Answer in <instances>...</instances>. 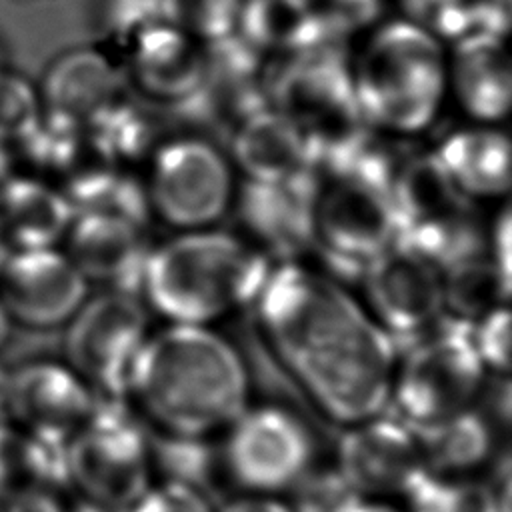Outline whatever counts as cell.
I'll list each match as a JSON object with an SVG mask.
<instances>
[{
  "label": "cell",
  "mask_w": 512,
  "mask_h": 512,
  "mask_svg": "<svg viewBox=\"0 0 512 512\" xmlns=\"http://www.w3.org/2000/svg\"><path fill=\"white\" fill-rule=\"evenodd\" d=\"M66 362L98 400L126 402L134 364L150 336V312L138 294L106 290L68 322Z\"/></svg>",
  "instance_id": "obj_11"
},
{
  "label": "cell",
  "mask_w": 512,
  "mask_h": 512,
  "mask_svg": "<svg viewBox=\"0 0 512 512\" xmlns=\"http://www.w3.org/2000/svg\"><path fill=\"white\" fill-rule=\"evenodd\" d=\"M0 504L4 512H66L52 488L24 490Z\"/></svg>",
  "instance_id": "obj_34"
},
{
  "label": "cell",
  "mask_w": 512,
  "mask_h": 512,
  "mask_svg": "<svg viewBox=\"0 0 512 512\" xmlns=\"http://www.w3.org/2000/svg\"><path fill=\"white\" fill-rule=\"evenodd\" d=\"M14 168V154H10V146L0 142V182H4Z\"/></svg>",
  "instance_id": "obj_39"
},
{
  "label": "cell",
  "mask_w": 512,
  "mask_h": 512,
  "mask_svg": "<svg viewBox=\"0 0 512 512\" xmlns=\"http://www.w3.org/2000/svg\"><path fill=\"white\" fill-rule=\"evenodd\" d=\"M392 172V156L372 142L316 166L310 186V254L318 266L338 278H358L398 240Z\"/></svg>",
  "instance_id": "obj_5"
},
{
  "label": "cell",
  "mask_w": 512,
  "mask_h": 512,
  "mask_svg": "<svg viewBox=\"0 0 512 512\" xmlns=\"http://www.w3.org/2000/svg\"><path fill=\"white\" fill-rule=\"evenodd\" d=\"M12 150L28 170L24 174L48 182H64L90 160H98L92 156L80 126L44 110Z\"/></svg>",
  "instance_id": "obj_26"
},
{
  "label": "cell",
  "mask_w": 512,
  "mask_h": 512,
  "mask_svg": "<svg viewBox=\"0 0 512 512\" xmlns=\"http://www.w3.org/2000/svg\"><path fill=\"white\" fill-rule=\"evenodd\" d=\"M312 176L290 182L238 184L234 206L242 236L272 264L304 260L310 254Z\"/></svg>",
  "instance_id": "obj_18"
},
{
  "label": "cell",
  "mask_w": 512,
  "mask_h": 512,
  "mask_svg": "<svg viewBox=\"0 0 512 512\" xmlns=\"http://www.w3.org/2000/svg\"><path fill=\"white\" fill-rule=\"evenodd\" d=\"M10 386L12 370L0 366V420H10Z\"/></svg>",
  "instance_id": "obj_36"
},
{
  "label": "cell",
  "mask_w": 512,
  "mask_h": 512,
  "mask_svg": "<svg viewBox=\"0 0 512 512\" xmlns=\"http://www.w3.org/2000/svg\"><path fill=\"white\" fill-rule=\"evenodd\" d=\"M210 498L188 484L164 480L150 484L148 490L124 512H214Z\"/></svg>",
  "instance_id": "obj_32"
},
{
  "label": "cell",
  "mask_w": 512,
  "mask_h": 512,
  "mask_svg": "<svg viewBox=\"0 0 512 512\" xmlns=\"http://www.w3.org/2000/svg\"><path fill=\"white\" fill-rule=\"evenodd\" d=\"M130 94L156 106L192 110L206 76V44L168 22L136 34L118 54Z\"/></svg>",
  "instance_id": "obj_15"
},
{
  "label": "cell",
  "mask_w": 512,
  "mask_h": 512,
  "mask_svg": "<svg viewBox=\"0 0 512 512\" xmlns=\"http://www.w3.org/2000/svg\"><path fill=\"white\" fill-rule=\"evenodd\" d=\"M74 512H124V510H112V508L96 506V504H90V502H82Z\"/></svg>",
  "instance_id": "obj_40"
},
{
  "label": "cell",
  "mask_w": 512,
  "mask_h": 512,
  "mask_svg": "<svg viewBox=\"0 0 512 512\" xmlns=\"http://www.w3.org/2000/svg\"><path fill=\"white\" fill-rule=\"evenodd\" d=\"M64 478L84 502L128 510L152 484V450L126 402L98 400L92 416L62 446Z\"/></svg>",
  "instance_id": "obj_8"
},
{
  "label": "cell",
  "mask_w": 512,
  "mask_h": 512,
  "mask_svg": "<svg viewBox=\"0 0 512 512\" xmlns=\"http://www.w3.org/2000/svg\"><path fill=\"white\" fill-rule=\"evenodd\" d=\"M494 428L476 404L446 422L416 432L426 472L448 478L470 476L492 456Z\"/></svg>",
  "instance_id": "obj_25"
},
{
  "label": "cell",
  "mask_w": 512,
  "mask_h": 512,
  "mask_svg": "<svg viewBox=\"0 0 512 512\" xmlns=\"http://www.w3.org/2000/svg\"><path fill=\"white\" fill-rule=\"evenodd\" d=\"M38 86L24 74L0 68V142L14 146L40 118Z\"/></svg>",
  "instance_id": "obj_30"
},
{
  "label": "cell",
  "mask_w": 512,
  "mask_h": 512,
  "mask_svg": "<svg viewBox=\"0 0 512 512\" xmlns=\"http://www.w3.org/2000/svg\"><path fill=\"white\" fill-rule=\"evenodd\" d=\"M222 468L242 492L290 490L314 464V442L302 420L278 404H248L222 432Z\"/></svg>",
  "instance_id": "obj_12"
},
{
  "label": "cell",
  "mask_w": 512,
  "mask_h": 512,
  "mask_svg": "<svg viewBox=\"0 0 512 512\" xmlns=\"http://www.w3.org/2000/svg\"><path fill=\"white\" fill-rule=\"evenodd\" d=\"M12 328H14V320L10 318L8 310L0 302V350L6 348V344H8L10 336H12Z\"/></svg>",
  "instance_id": "obj_38"
},
{
  "label": "cell",
  "mask_w": 512,
  "mask_h": 512,
  "mask_svg": "<svg viewBox=\"0 0 512 512\" xmlns=\"http://www.w3.org/2000/svg\"><path fill=\"white\" fill-rule=\"evenodd\" d=\"M288 492L292 512H352L362 500L336 466L312 464Z\"/></svg>",
  "instance_id": "obj_29"
},
{
  "label": "cell",
  "mask_w": 512,
  "mask_h": 512,
  "mask_svg": "<svg viewBox=\"0 0 512 512\" xmlns=\"http://www.w3.org/2000/svg\"><path fill=\"white\" fill-rule=\"evenodd\" d=\"M0 68H4V50L0 46Z\"/></svg>",
  "instance_id": "obj_42"
},
{
  "label": "cell",
  "mask_w": 512,
  "mask_h": 512,
  "mask_svg": "<svg viewBox=\"0 0 512 512\" xmlns=\"http://www.w3.org/2000/svg\"><path fill=\"white\" fill-rule=\"evenodd\" d=\"M72 218L74 212L56 184L24 172L0 182V234L10 252L60 246Z\"/></svg>",
  "instance_id": "obj_24"
},
{
  "label": "cell",
  "mask_w": 512,
  "mask_h": 512,
  "mask_svg": "<svg viewBox=\"0 0 512 512\" xmlns=\"http://www.w3.org/2000/svg\"><path fill=\"white\" fill-rule=\"evenodd\" d=\"M472 346L490 376H504L510 370V310L496 304L468 324Z\"/></svg>",
  "instance_id": "obj_31"
},
{
  "label": "cell",
  "mask_w": 512,
  "mask_h": 512,
  "mask_svg": "<svg viewBox=\"0 0 512 512\" xmlns=\"http://www.w3.org/2000/svg\"><path fill=\"white\" fill-rule=\"evenodd\" d=\"M230 160L244 180L290 182L314 174L316 158L298 130L272 106H264L232 128Z\"/></svg>",
  "instance_id": "obj_22"
},
{
  "label": "cell",
  "mask_w": 512,
  "mask_h": 512,
  "mask_svg": "<svg viewBox=\"0 0 512 512\" xmlns=\"http://www.w3.org/2000/svg\"><path fill=\"white\" fill-rule=\"evenodd\" d=\"M352 512H408L404 508H398L396 504H392L390 500H370V498H362Z\"/></svg>",
  "instance_id": "obj_37"
},
{
  "label": "cell",
  "mask_w": 512,
  "mask_h": 512,
  "mask_svg": "<svg viewBox=\"0 0 512 512\" xmlns=\"http://www.w3.org/2000/svg\"><path fill=\"white\" fill-rule=\"evenodd\" d=\"M90 282L60 246L12 250L0 272V302L22 326L68 324L88 300Z\"/></svg>",
  "instance_id": "obj_16"
},
{
  "label": "cell",
  "mask_w": 512,
  "mask_h": 512,
  "mask_svg": "<svg viewBox=\"0 0 512 512\" xmlns=\"http://www.w3.org/2000/svg\"><path fill=\"white\" fill-rule=\"evenodd\" d=\"M348 66L362 118L380 136L426 132L448 100V46L408 18L368 30Z\"/></svg>",
  "instance_id": "obj_4"
},
{
  "label": "cell",
  "mask_w": 512,
  "mask_h": 512,
  "mask_svg": "<svg viewBox=\"0 0 512 512\" xmlns=\"http://www.w3.org/2000/svg\"><path fill=\"white\" fill-rule=\"evenodd\" d=\"M64 478L62 448L12 420H0V502Z\"/></svg>",
  "instance_id": "obj_27"
},
{
  "label": "cell",
  "mask_w": 512,
  "mask_h": 512,
  "mask_svg": "<svg viewBox=\"0 0 512 512\" xmlns=\"http://www.w3.org/2000/svg\"><path fill=\"white\" fill-rule=\"evenodd\" d=\"M8 254H10V248H8V244L4 242V238H2V234H0V272H2V268H4V262H6Z\"/></svg>",
  "instance_id": "obj_41"
},
{
  "label": "cell",
  "mask_w": 512,
  "mask_h": 512,
  "mask_svg": "<svg viewBox=\"0 0 512 512\" xmlns=\"http://www.w3.org/2000/svg\"><path fill=\"white\" fill-rule=\"evenodd\" d=\"M358 280L360 302L398 348L446 318L442 266L402 238L378 254Z\"/></svg>",
  "instance_id": "obj_13"
},
{
  "label": "cell",
  "mask_w": 512,
  "mask_h": 512,
  "mask_svg": "<svg viewBox=\"0 0 512 512\" xmlns=\"http://www.w3.org/2000/svg\"><path fill=\"white\" fill-rule=\"evenodd\" d=\"M512 94L506 36L472 30L450 42L448 98L474 124H500L508 118Z\"/></svg>",
  "instance_id": "obj_19"
},
{
  "label": "cell",
  "mask_w": 512,
  "mask_h": 512,
  "mask_svg": "<svg viewBox=\"0 0 512 512\" xmlns=\"http://www.w3.org/2000/svg\"><path fill=\"white\" fill-rule=\"evenodd\" d=\"M252 308L276 362L326 418L350 426L388 408L398 346L342 278L280 262Z\"/></svg>",
  "instance_id": "obj_1"
},
{
  "label": "cell",
  "mask_w": 512,
  "mask_h": 512,
  "mask_svg": "<svg viewBox=\"0 0 512 512\" xmlns=\"http://www.w3.org/2000/svg\"><path fill=\"white\" fill-rule=\"evenodd\" d=\"M248 366L214 326L164 324L134 364L126 404L172 438L222 434L252 402Z\"/></svg>",
  "instance_id": "obj_2"
},
{
  "label": "cell",
  "mask_w": 512,
  "mask_h": 512,
  "mask_svg": "<svg viewBox=\"0 0 512 512\" xmlns=\"http://www.w3.org/2000/svg\"><path fill=\"white\" fill-rule=\"evenodd\" d=\"M144 194L150 214L176 232L216 226L236 200V168L212 140L180 134L148 154Z\"/></svg>",
  "instance_id": "obj_9"
},
{
  "label": "cell",
  "mask_w": 512,
  "mask_h": 512,
  "mask_svg": "<svg viewBox=\"0 0 512 512\" xmlns=\"http://www.w3.org/2000/svg\"><path fill=\"white\" fill-rule=\"evenodd\" d=\"M242 0H164V20L202 44L234 34Z\"/></svg>",
  "instance_id": "obj_28"
},
{
  "label": "cell",
  "mask_w": 512,
  "mask_h": 512,
  "mask_svg": "<svg viewBox=\"0 0 512 512\" xmlns=\"http://www.w3.org/2000/svg\"><path fill=\"white\" fill-rule=\"evenodd\" d=\"M272 266L242 234L184 230L150 246L138 296L166 324L214 326L252 308Z\"/></svg>",
  "instance_id": "obj_3"
},
{
  "label": "cell",
  "mask_w": 512,
  "mask_h": 512,
  "mask_svg": "<svg viewBox=\"0 0 512 512\" xmlns=\"http://www.w3.org/2000/svg\"><path fill=\"white\" fill-rule=\"evenodd\" d=\"M488 376L468 324L444 318L398 348L388 406L412 430H428L474 408Z\"/></svg>",
  "instance_id": "obj_7"
},
{
  "label": "cell",
  "mask_w": 512,
  "mask_h": 512,
  "mask_svg": "<svg viewBox=\"0 0 512 512\" xmlns=\"http://www.w3.org/2000/svg\"><path fill=\"white\" fill-rule=\"evenodd\" d=\"M402 240L434 258L440 266L484 248L486 226L476 204L462 196L430 152L398 160L390 180Z\"/></svg>",
  "instance_id": "obj_10"
},
{
  "label": "cell",
  "mask_w": 512,
  "mask_h": 512,
  "mask_svg": "<svg viewBox=\"0 0 512 512\" xmlns=\"http://www.w3.org/2000/svg\"><path fill=\"white\" fill-rule=\"evenodd\" d=\"M510 206L504 200L502 208L494 214L492 222L486 226L484 250L488 262L492 264L496 278L502 288L510 294V278H512V226H510Z\"/></svg>",
  "instance_id": "obj_33"
},
{
  "label": "cell",
  "mask_w": 512,
  "mask_h": 512,
  "mask_svg": "<svg viewBox=\"0 0 512 512\" xmlns=\"http://www.w3.org/2000/svg\"><path fill=\"white\" fill-rule=\"evenodd\" d=\"M268 106L304 138L316 164L350 152L368 132L342 48L322 44L268 70Z\"/></svg>",
  "instance_id": "obj_6"
},
{
  "label": "cell",
  "mask_w": 512,
  "mask_h": 512,
  "mask_svg": "<svg viewBox=\"0 0 512 512\" xmlns=\"http://www.w3.org/2000/svg\"><path fill=\"white\" fill-rule=\"evenodd\" d=\"M334 466L360 498L370 500L406 496L426 474L416 430L384 412L344 426Z\"/></svg>",
  "instance_id": "obj_14"
},
{
  "label": "cell",
  "mask_w": 512,
  "mask_h": 512,
  "mask_svg": "<svg viewBox=\"0 0 512 512\" xmlns=\"http://www.w3.org/2000/svg\"><path fill=\"white\" fill-rule=\"evenodd\" d=\"M96 406L98 396L66 360L34 358L12 370L10 420L54 446L62 448Z\"/></svg>",
  "instance_id": "obj_17"
},
{
  "label": "cell",
  "mask_w": 512,
  "mask_h": 512,
  "mask_svg": "<svg viewBox=\"0 0 512 512\" xmlns=\"http://www.w3.org/2000/svg\"><path fill=\"white\" fill-rule=\"evenodd\" d=\"M0 512H4V508H2V504H0Z\"/></svg>",
  "instance_id": "obj_43"
},
{
  "label": "cell",
  "mask_w": 512,
  "mask_h": 512,
  "mask_svg": "<svg viewBox=\"0 0 512 512\" xmlns=\"http://www.w3.org/2000/svg\"><path fill=\"white\" fill-rule=\"evenodd\" d=\"M60 246L90 284L138 294L150 250L140 224L104 214H78Z\"/></svg>",
  "instance_id": "obj_21"
},
{
  "label": "cell",
  "mask_w": 512,
  "mask_h": 512,
  "mask_svg": "<svg viewBox=\"0 0 512 512\" xmlns=\"http://www.w3.org/2000/svg\"><path fill=\"white\" fill-rule=\"evenodd\" d=\"M214 512H292L288 502L276 494H252L244 492L232 500H226Z\"/></svg>",
  "instance_id": "obj_35"
},
{
  "label": "cell",
  "mask_w": 512,
  "mask_h": 512,
  "mask_svg": "<svg viewBox=\"0 0 512 512\" xmlns=\"http://www.w3.org/2000/svg\"><path fill=\"white\" fill-rule=\"evenodd\" d=\"M42 110L82 130L130 92L120 64L100 46H82L58 54L38 86Z\"/></svg>",
  "instance_id": "obj_20"
},
{
  "label": "cell",
  "mask_w": 512,
  "mask_h": 512,
  "mask_svg": "<svg viewBox=\"0 0 512 512\" xmlns=\"http://www.w3.org/2000/svg\"><path fill=\"white\" fill-rule=\"evenodd\" d=\"M456 190L478 202L506 200L510 190V142L494 124H470L448 132L432 150Z\"/></svg>",
  "instance_id": "obj_23"
}]
</instances>
